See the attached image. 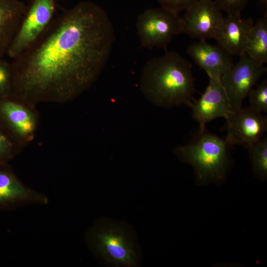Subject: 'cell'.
I'll return each mask as SVG.
<instances>
[{"label":"cell","mask_w":267,"mask_h":267,"mask_svg":"<svg viewBox=\"0 0 267 267\" xmlns=\"http://www.w3.org/2000/svg\"><path fill=\"white\" fill-rule=\"evenodd\" d=\"M223 17L214 0H197L180 17L181 32L199 40L214 38Z\"/></svg>","instance_id":"30bf717a"},{"label":"cell","mask_w":267,"mask_h":267,"mask_svg":"<svg viewBox=\"0 0 267 267\" xmlns=\"http://www.w3.org/2000/svg\"><path fill=\"white\" fill-rule=\"evenodd\" d=\"M115 38L112 22L97 4L83 1L64 10L31 47L13 59L12 95L36 107L73 100L99 77Z\"/></svg>","instance_id":"6da1fadb"},{"label":"cell","mask_w":267,"mask_h":267,"mask_svg":"<svg viewBox=\"0 0 267 267\" xmlns=\"http://www.w3.org/2000/svg\"><path fill=\"white\" fill-rule=\"evenodd\" d=\"M13 72L11 63L0 58V98L12 95Z\"/></svg>","instance_id":"ffe728a7"},{"label":"cell","mask_w":267,"mask_h":267,"mask_svg":"<svg viewBox=\"0 0 267 267\" xmlns=\"http://www.w3.org/2000/svg\"><path fill=\"white\" fill-rule=\"evenodd\" d=\"M136 26L143 48H166L175 36L181 33L179 14L162 7L150 8L139 14Z\"/></svg>","instance_id":"52a82bcc"},{"label":"cell","mask_w":267,"mask_h":267,"mask_svg":"<svg viewBox=\"0 0 267 267\" xmlns=\"http://www.w3.org/2000/svg\"><path fill=\"white\" fill-rule=\"evenodd\" d=\"M246 54L250 58L265 64L267 62V16L259 18L249 34Z\"/></svg>","instance_id":"2e32d148"},{"label":"cell","mask_w":267,"mask_h":267,"mask_svg":"<svg viewBox=\"0 0 267 267\" xmlns=\"http://www.w3.org/2000/svg\"><path fill=\"white\" fill-rule=\"evenodd\" d=\"M39 122L36 107L12 95L0 98V127L22 148L34 140Z\"/></svg>","instance_id":"5b68a950"},{"label":"cell","mask_w":267,"mask_h":267,"mask_svg":"<svg viewBox=\"0 0 267 267\" xmlns=\"http://www.w3.org/2000/svg\"><path fill=\"white\" fill-rule=\"evenodd\" d=\"M192 67L178 52L167 51L146 62L141 73L140 89L147 100L157 106H189L196 91Z\"/></svg>","instance_id":"7a4b0ae2"},{"label":"cell","mask_w":267,"mask_h":267,"mask_svg":"<svg viewBox=\"0 0 267 267\" xmlns=\"http://www.w3.org/2000/svg\"><path fill=\"white\" fill-rule=\"evenodd\" d=\"M186 52L209 78L221 80L233 64L232 55L218 44H209L206 40L190 44Z\"/></svg>","instance_id":"4fadbf2b"},{"label":"cell","mask_w":267,"mask_h":267,"mask_svg":"<svg viewBox=\"0 0 267 267\" xmlns=\"http://www.w3.org/2000/svg\"><path fill=\"white\" fill-rule=\"evenodd\" d=\"M197 0H159L161 7L172 13H179L186 10Z\"/></svg>","instance_id":"7402d4cb"},{"label":"cell","mask_w":267,"mask_h":267,"mask_svg":"<svg viewBox=\"0 0 267 267\" xmlns=\"http://www.w3.org/2000/svg\"><path fill=\"white\" fill-rule=\"evenodd\" d=\"M227 15H240L248 0H214Z\"/></svg>","instance_id":"44dd1931"},{"label":"cell","mask_w":267,"mask_h":267,"mask_svg":"<svg viewBox=\"0 0 267 267\" xmlns=\"http://www.w3.org/2000/svg\"><path fill=\"white\" fill-rule=\"evenodd\" d=\"M254 25L252 18L241 15H227L217 29L214 38L217 44L231 55L246 54L249 32Z\"/></svg>","instance_id":"5bb4252c"},{"label":"cell","mask_w":267,"mask_h":267,"mask_svg":"<svg viewBox=\"0 0 267 267\" xmlns=\"http://www.w3.org/2000/svg\"><path fill=\"white\" fill-rule=\"evenodd\" d=\"M250 159L255 175L261 179L267 177V137L255 142L248 148Z\"/></svg>","instance_id":"e0dca14e"},{"label":"cell","mask_w":267,"mask_h":267,"mask_svg":"<svg viewBox=\"0 0 267 267\" xmlns=\"http://www.w3.org/2000/svg\"><path fill=\"white\" fill-rule=\"evenodd\" d=\"M58 0H29L6 54L14 59L31 47L55 17Z\"/></svg>","instance_id":"277c9868"},{"label":"cell","mask_w":267,"mask_h":267,"mask_svg":"<svg viewBox=\"0 0 267 267\" xmlns=\"http://www.w3.org/2000/svg\"><path fill=\"white\" fill-rule=\"evenodd\" d=\"M26 7L20 0H0V58L6 54Z\"/></svg>","instance_id":"9a60e30c"},{"label":"cell","mask_w":267,"mask_h":267,"mask_svg":"<svg viewBox=\"0 0 267 267\" xmlns=\"http://www.w3.org/2000/svg\"><path fill=\"white\" fill-rule=\"evenodd\" d=\"M48 197L24 184L7 163L0 164V210L29 205H45Z\"/></svg>","instance_id":"8fae6325"},{"label":"cell","mask_w":267,"mask_h":267,"mask_svg":"<svg viewBox=\"0 0 267 267\" xmlns=\"http://www.w3.org/2000/svg\"><path fill=\"white\" fill-rule=\"evenodd\" d=\"M227 135L231 146L239 144L249 147L260 139L267 130V118L250 106L233 110L225 119Z\"/></svg>","instance_id":"9c48e42d"},{"label":"cell","mask_w":267,"mask_h":267,"mask_svg":"<svg viewBox=\"0 0 267 267\" xmlns=\"http://www.w3.org/2000/svg\"><path fill=\"white\" fill-rule=\"evenodd\" d=\"M189 106L200 129L205 128L207 123L216 118L226 119L233 111L221 80L211 78L200 97L193 98Z\"/></svg>","instance_id":"7c38bea8"},{"label":"cell","mask_w":267,"mask_h":267,"mask_svg":"<svg viewBox=\"0 0 267 267\" xmlns=\"http://www.w3.org/2000/svg\"><path fill=\"white\" fill-rule=\"evenodd\" d=\"M231 146L225 139L208 131L199 129L186 145L176 147L174 153L183 162L194 169L199 183L221 182L231 165Z\"/></svg>","instance_id":"3957f363"},{"label":"cell","mask_w":267,"mask_h":267,"mask_svg":"<svg viewBox=\"0 0 267 267\" xmlns=\"http://www.w3.org/2000/svg\"><path fill=\"white\" fill-rule=\"evenodd\" d=\"M94 251L117 266L135 267L137 256L132 241L122 227L110 224L92 229L88 236Z\"/></svg>","instance_id":"8992f818"},{"label":"cell","mask_w":267,"mask_h":267,"mask_svg":"<svg viewBox=\"0 0 267 267\" xmlns=\"http://www.w3.org/2000/svg\"><path fill=\"white\" fill-rule=\"evenodd\" d=\"M22 149L0 127V164L8 163Z\"/></svg>","instance_id":"d6986e66"},{"label":"cell","mask_w":267,"mask_h":267,"mask_svg":"<svg viewBox=\"0 0 267 267\" xmlns=\"http://www.w3.org/2000/svg\"><path fill=\"white\" fill-rule=\"evenodd\" d=\"M250 107L259 112H267V81L264 80L248 94Z\"/></svg>","instance_id":"ac0fdd59"},{"label":"cell","mask_w":267,"mask_h":267,"mask_svg":"<svg viewBox=\"0 0 267 267\" xmlns=\"http://www.w3.org/2000/svg\"><path fill=\"white\" fill-rule=\"evenodd\" d=\"M240 57L238 62L233 64L221 79L232 110L242 107L244 98L267 72L265 64L250 58L246 54Z\"/></svg>","instance_id":"ba28073f"}]
</instances>
